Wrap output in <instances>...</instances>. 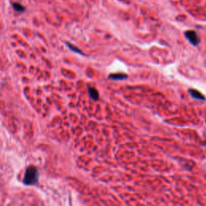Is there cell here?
Here are the masks:
<instances>
[{"label": "cell", "instance_id": "52a82bcc", "mask_svg": "<svg viewBox=\"0 0 206 206\" xmlns=\"http://www.w3.org/2000/svg\"><path fill=\"white\" fill-rule=\"evenodd\" d=\"M67 44V45H68V47L70 48V49H71L72 51H73V52H74V53H79V54L83 55V53H82V52H81V50H80V49H78V48L75 47V46H73V45L70 44H69V43H67V44Z\"/></svg>", "mask_w": 206, "mask_h": 206}, {"label": "cell", "instance_id": "7a4b0ae2", "mask_svg": "<svg viewBox=\"0 0 206 206\" xmlns=\"http://www.w3.org/2000/svg\"><path fill=\"white\" fill-rule=\"evenodd\" d=\"M184 36L188 39V41L194 46H197L200 43V39L197 36V32L194 31H187L184 32Z\"/></svg>", "mask_w": 206, "mask_h": 206}, {"label": "cell", "instance_id": "6da1fadb", "mask_svg": "<svg viewBox=\"0 0 206 206\" xmlns=\"http://www.w3.org/2000/svg\"><path fill=\"white\" fill-rule=\"evenodd\" d=\"M39 173L36 167L30 166L27 168L23 176V183L27 185H34L38 182Z\"/></svg>", "mask_w": 206, "mask_h": 206}, {"label": "cell", "instance_id": "3957f363", "mask_svg": "<svg viewBox=\"0 0 206 206\" xmlns=\"http://www.w3.org/2000/svg\"><path fill=\"white\" fill-rule=\"evenodd\" d=\"M188 92H189L190 95L193 97V98H196V99L198 100H204L205 99V97L201 94V92H199L198 90H193V89H191V90H188Z\"/></svg>", "mask_w": 206, "mask_h": 206}, {"label": "cell", "instance_id": "8992f818", "mask_svg": "<svg viewBox=\"0 0 206 206\" xmlns=\"http://www.w3.org/2000/svg\"><path fill=\"white\" fill-rule=\"evenodd\" d=\"M12 6H13L14 9L16 11H19V12H23L25 10L24 7L21 5L20 3H13Z\"/></svg>", "mask_w": 206, "mask_h": 206}, {"label": "cell", "instance_id": "277c9868", "mask_svg": "<svg viewBox=\"0 0 206 206\" xmlns=\"http://www.w3.org/2000/svg\"><path fill=\"white\" fill-rule=\"evenodd\" d=\"M109 79L111 80H114V81H118V80H124V79L127 78V75L125 73H111L109 75Z\"/></svg>", "mask_w": 206, "mask_h": 206}, {"label": "cell", "instance_id": "5b68a950", "mask_svg": "<svg viewBox=\"0 0 206 206\" xmlns=\"http://www.w3.org/2000/svg\"><path fill=\"white\" fill-rule=\"evenodd\" d=\"M88 91L91 98L94 99V101H98V98H99V94H98V90L94 87H89Z\"/></svg>", "mask_w": 206, "mask_h": 206}]
</instances>
